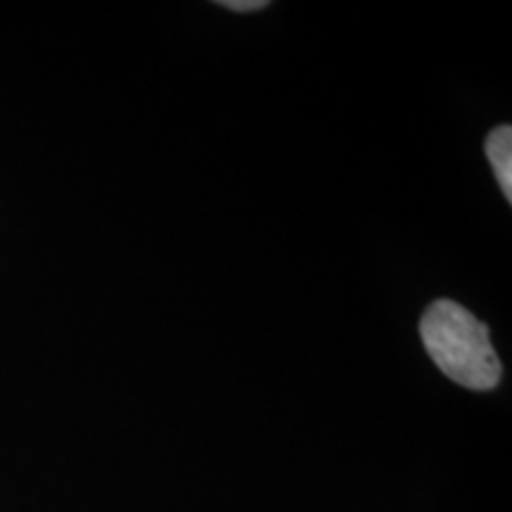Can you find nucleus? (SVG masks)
I'll list each match as a JSON object with an SVG mask.
<instances>
[{
  "mask_svg": "<svg viewBox=\"0 0 512 512\" xmlns=\"http://www.w3.org/2000/svg\"><path fill=\"white\" fill-rule=\"evenodd\" d=\"M420 337L441 373L475 392L501 382V361L491 347L489 330L463 306L439 299L420 320Z\"/></svg>",
  "mask_w": 512,
  "mask_h": 512,
  "instance_id": "1",
  "label": "nucleus"
},
{
  "mask_svg": "<svg viewBox=\"0 0 512 512\" xmlns=\"http://www.w3.org/2000/svg\"><path fill=\"white\" fill-rule=\"evenodd\" d=\"M486 155L494 166V174L501 185L505 200L512 202V128L498 126L486 138Z\"/></svg>",
  "mask_w": 512,
  "mask_h": 512,
  "instance_id": "2",
  "label": "nucleus"
},
{
  "mask_svg": "<svg viewBox=\"0 0 512 512\" xmlns=\"http://www.w3.org/2000/svg\"><path fill=\"white\" fill-rule=\"evenodd\" d=\"M221 5L235 12H254V10L268 8L266 0H221Z\"/></svg>",
  "mask_w": 512,
  "mask_h": 512,
  "instance_id": "3",
  "label": "nucleus"
}]
</instances>
